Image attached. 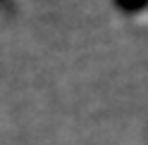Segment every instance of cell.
Listing matches in <instances>:
<instances>
[{"mask_svg": "<svg viewBox=\"0 0 148 145\" xmlns=\"http://www.w3.org/2000/svg\"><path fill=\"white\" fill-rule=\"evenodd\" d=\"M112 7L141 29H148V0H112Z\"/></svg>", "mask_w": 148, "mask_h": 145, "instance_id": "1", "label": "cell"}]
</instances>
